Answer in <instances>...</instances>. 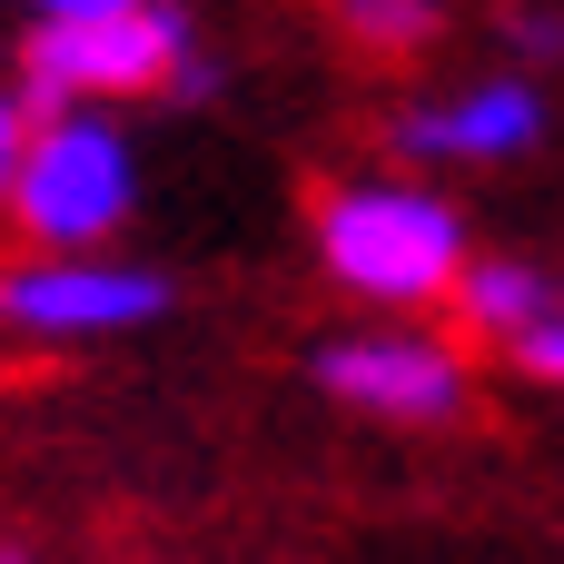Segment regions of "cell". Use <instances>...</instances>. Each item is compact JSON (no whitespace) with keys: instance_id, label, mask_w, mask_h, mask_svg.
Instances as JSON below:
<instances>
[{"instance_id":"ba28073f","label":"cell","mask_w":564,"mask_h":564,"mask_svg":"<svg viewBox=\"0 0 564 564\" xmlns=\"http://www.w3.org/2000/svg\"><path fill=\"white\" fill-rule=\"evenodd\" d=\"M327 20L367 50V59H416L446 30V0H327Z\"/></svg>"},{"instance_id":"52a82bcc","label":"cell","mask_w":564,"mask_h":564,"mask_svg":"<svg viewBox=\"0 0 564 564\" xmlns=\"http://www.w3.org/2000/svg\"><path fill=\"white\" fill-rule=\"evenodd\" d=\"M446 307H456L476 337H496V347H525V337L555 317L564 297L535 278V268H525V258H476V268L456 278V297H446Z\"/></svg>"},{"instance_id":"5b68a950","label":"cell","mask_w":564,"mask_h":564,"mask_svg":"<svg viewBox=\"0 0 564 564\" xmlns=\"http://www.w3.org/2000/svg\"><path fill=\"white\" fill-rule=\"evenodd\" d=\"M317 387L377 426H446L466 416V357L426 327H397V317H367V327H337L317 347Z\"/></svg>"},{"instance_id":"30bf717a","label":"cell","mask_w":564,"mask_h":564,"mask_svg":"<svg viewBox=\"0 0 564 564\" xmlns=\"http://www.w3.org/2000/svg\"><path fill=\"white\" fill-rule=\"evenodd\" d=\"M30 129H40V119H30V99H20V89L0 79V208H10V188H20V159H30Z\"/></svg>"},{"instance_id":"8fae6325","label":"cell","mask_w":564,"mask_h":564,"mask_svg":"<svg viewBox=\"0 0 564 564\" xmlns=\"http://www.w3.org/2000/svg\"><path fill=\"white\" fill-rule=\"evenodd\" d=\"M516 367H525V377H545V387H564V307L525 337V347H516Z\"/></svg>"},{"instance_id":"277c9868","label":"cell","mask_w":564,"mask_h":564,"mask_svg":"<svg viewBox=\"0 0 564 564\" xmlns=\"http://www.w3.org/2000/svg\"><path fill=\"white\" fill-rule=\"evenodd\" d=\"M169 317V278L159 268H129L109 248H79V258H10L0 268V327L10 337H40V347H89V337H129V327H159Z\"/></svg>"},{"instance_id":"3957f363","label":"cell","mask_w":564,"mask_h":564,"mask_svg":"<svg viewBox=\"0 0 564 564\" xmlns=\"http://www.w3.org/2000/svg\"><path fill=\"white\" fill-rule=\"evenodd\" d=\"M139 208V149L109 109H59L30 129V159H20V188H10V228L40 248V258H79V248H109Z\"/></svg>"},{"instance_id":"6da1fadb","label":"cell","mask_w":564,"mask_h":564,"mask_svg":"<svg viewBox=\"0 0 564 564\" xmlns=\"http://www.w3.org/2000/svg\"><path fill=\"white\" fill-rule=\"evenodd\" d=\"M30 119H59V109H119V99H208L218 69L198 50V20L178 0H139V10H109V20H50L20 40V79Z\"/></svg>"},{"instance_id":"4fadbf2b","label":"cell","mask_w":564,"mask_h":564,"mask_svg":"<svg viewBox=\"0 0 564 564\" xmlns=\"http://www.w3.org/2000/svg\"><path fill=\"white\" fill-rule=\"evenodd\" d=\"M0 564H30V555H20V545H0Z\"/></svg>"},{"instance_id":"7c38bea8","label":"cell","mask_w":564,"mask_h":564,"mask_svg":"<svg viewBox=\"0 0 564 564\" xmlns=\"http://www.w3.org/2000/svg\"><path fill=\"white\" fill-rule=\"evenodd\" d=\"M30 30H50V20H109V10H139V0H10Z\"/></svg>"},{"instance_id":"9c48e42d","label":"cell","mask_w":564,"mask_h":564,"mask_svg":"<svg viewBox=\"0 0 564 564\" xmlns=\"http://www.w3.org/2000/svg\"><path fill=\"white\" fill-rule=\"evenodd\" d=\"M506 50H516V59L564 69V10H506Z\"/></svg>"},{"instance_id":"7a4b0ae2","label":"cell","mask_w":564,"mask_h":564,"mask_svg":"<svg viewBox=\"0 0 564 564\" xmlns=\"http://www.w3.org/2000/svg\"><path fill=\"white\" fill-rule=\"evenodd\" d=\"M317 268L347 297L406 317V307L456 297L476 248H466V218H456L446 188H426V178H337L317 198Z\"/></svg>"},{"instance_id":"8992f818","label":"cell","mask_w":564,"mask_h":564,"mask_svg":"<svg viewBox=\"0 0 564 564\" xmlns=\"http://www.w3.org/2000/svg\"><path fill=\"white\" fill-rule=\"evenodd\" d=\"M545 139V89L516 79V69H486L466 89H436V99H406L397 109V149L406 159H456V169H496V159H525Z\"/></svg>"}]
</instances>
